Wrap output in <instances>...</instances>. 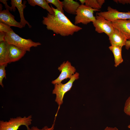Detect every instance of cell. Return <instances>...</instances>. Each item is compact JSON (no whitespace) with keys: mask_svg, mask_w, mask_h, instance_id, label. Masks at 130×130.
<instances>
[{"mask_svg":"<svg viewBox=\"0 0 130 130\" xmlns=\"http://www.w3.org/2000/svg\"><path fill=\"white\" fill-rule=\"evenodd\" d=\"M62 2L64 10L68 13L76 15V11L80 5L78 2L73 0H64Z\"/></svg>","mask_w":130,"mask_h":130,"instance_id":"5bb4252c","label":"cell"},{"mask_svg":"<svg viewBox=\"0 0 130 130\" xmlns=\"http://www.w3.org/2000/svg\"><path fill=\"white\" fill-rule=\"evenodd\" d=\"M122 47L114 46H111L109 47L110 50L112 52L114 58V66L116 67L123 61L122 55Z\"/></svg>","mask_w":130,"mask_h":130,"instance_id":"9a60e30c","label":"cell"},{"mask_svg":"<svg viewBox=\"0 0 130 130\" xmlns=\"http://www.w3.org/2000/svg\"><path fill=\"white\" fill-rule=\"evenodd\" d=\"M79 73L76 72L72 76L67 83L63 84L61 83L54 84V88L53 90L52 93L56 94V97L55 101L59 107L63 103V99L65 94L71 90L73 83L79 78Z\"/></svg>","mask_w":130,"mask_h":130,"instance_id":"5b68a950","label":"cell"},{"mask_svg":"<svg viewBox=\"0 0 130 130\" xmlns=\"http://www.w3.org/2000/svg\"><path fill=\"white\" fill-rule=\"evenodd\" d=\"M85 5L94 9L100 10L101 7L98 3L97 0H84Z\"/></svg>","mask_w":130,"mask_h":130,"instance_id":"d6986e66","label":"cell"},{"mask_svg":"<svg viewBox=\"0 0 130 130\" xmlns=\"http://www.w3.org/2000/svg\"><path fill=\"white\" fill-rule=\"evenodd\" d=\"M111 46L122 47L125 46L127 39L124 35L116 28L114 27L113 32L108 36Z\"/></svg>","mask_w":130,"mask_h":130,"instance_id":"7c38bea8","label":"cell"},{"mask_svg":"<svg viewBox=\"0 0 130 130\" xmlns=\"http://www.w3.org/2000/svg\"><path fill=\"white\" fill-rule=\"evenodd\" d=\"M6 66L5 65H0V84L3 88L4 87L3 83V80L4 78H6L5 68Z\"/></svg>","mask_w":130,"mask_h":130,"instance_id":"ffe728a7","label":"cell"},{"mask_svg":"<svg viewBox=\"0 0 130 130\" xmlns=\"http://www.w3.org/2000/svg\"><path fill=\"white\" fill-rule=\"evenodd\" d=\"M125 46L127 50H128L130 48V40H127L126 41Z\"/></svg>","mask_w":130,"mask_h":130,"instance_id":"4316f807","label":"cell"},{"mask_svg":"<svg viewBox=\"0 0 130 130\" xmlns=\"http://www.w3.org/2000/svg\"><path fill=\"white\" fill-rule=\"evenodd\" d=\"M104 130H118V129L116 127L114 128L111 127H106Z\"/></svg>","mask_w":130,"mask_h":130,"instance_id":"83f0119b","label":"cell"},{"mask_svg":"<svg viewBox=\"0 0 130 130\" xmlns=\"http://www.w3.org/2000/svg\"><path fill=\"white\" fill-rule=\"evenodd\" d=\"M113 1L117 3L118 2L123 4H130V0H113Z\"/></svg>","mask_w":130,"mask_h":130,"instance_id":"cb8c5ba5","label":"cell"},{"mask_svg":"<svg viewBox=\"0 0 130 130\" xmlns=\"http://www.w3.org/2000/svg\"><path fill=\"white\" fill-rule=\"evenodd\" d=\"M99 11L100 10L94 9L85 5H80L76 11L75 25L80 23L87 25L91 22H93L96 20V16L93 15L94 12Z\"/></svg>","mask_w":130,"mask_h":130,"instance_id":"277c9868","label":"cell"},{"mask_svg":"<svg viewBox=\"0 0 130 130\" xmlns=\"http://www.w3.org/2000/svg\"><path fill=\"white\" fill-rule=\"evenodd\" d=\"M28 3L31 6H39L43 9L46 10L48 13L51 14H54V12L45 0H27Z\"/></svg>","mask_w":130,"mask_h":130,"instance_id":"e0dca14e","label":"cell"},{"mask_svg":"<svg viewBox=\"0 0 130 130\" xmlns=\"http://www.w3.org/2000/svg\"><path fill=\"white\" fill-rule=\"evenodd\" d=\"M47 3H51L54 5L58 11L64 14L63 5L62 2L59 0H46Z\"/></svg>","mask_w":130,"mask_h":130,"instance_id":"ac0fdd59","label":"cell"},{"mask_svg":"<svg viewBox=\"0 0 130 130\" xmlns=\"http://www.w3.org/2000/svg\"><path fill=\"white\" fill-rule=\"evenodd\" d=\"M13 31L11 26L3 22H0V32L8 33Z\"/></svg>","mask_w":130,"mask_h":130,"instance_id":"44dd1931","label":"cell"},{"mask_svg":"<svg viewBox=\"0 0 130 130\" xmlns=\"http://www.w3.org/2000/svg\"><path fill=\"white\" fill-rule=\"evenodd\" d=\"M97 1L99 5L102 7V5L105 2L104 0H97Z\"/></svg>","mask_w":130,"mask_h":130,"instance_id":"f1b7e54d","label":"cell"},{"mask_svg":"<svg viewBox=\"0 0 130 130\" xmlns=\"http://www.w3.org/2000/svg\"><path fill=\"white\" fill-rule=\"evenodd\" d=\"M8 64L7 43L4 41L0 42V65L7 66Z\"/></svg>","mask_w":130,"mask_h":130,"instance_id":"2e32d148","label":"cell"},{"mask_svg":"<svg viewBox=\"0 0 130 130\" xmlns=\"http://www.w3.org/2000/svg\"><path fill=\"white\" fill-rule=\"evenodd\" d=\"M92 23L95 31L98 33H104L108 36L114 31L112 22L100 16L96 15V20Z\"/></svg>","mask_w":130,"mask_h":130,"instance_id":"8992f818","label":"cell"},{"mask_svg":"<svg viewBox=\"0 0 130 130\" xmlns=\"http://www.w3.org/2000/svg\"><path fill=\"white\" fill-rule=\"evenodd\" d=\"M124 111L127 115L130 116V96L125 102L124 107Z\"/></svg>","mask_w":130,"mask_h":130,"instance_id":"7402d4cb","label":"cell"},{"mask_svg":"<svg viewBox=\"0 0 130 130\" xmlns=\"http://www.w3.org/2000/svg\"><path fill=\"white\" fill-rule=\"evenodd\" d=\"M5 40L9 44L14 45L19 48L30 52L31 48L37 47L41 45L39 42H35L30 39H24L20 37L12 31L6 33Z\"/></svg>","mask_w":130,"mask_h":130,"instance_id":"7a4b0ae2","label":"cell"},{"mask_svg":"<svg viewBox=\"0 0 130 130\" xmlns=\"http://www.w3.org/2000/svg\"><path fill=\"white\" fill-rule=\"evenodd\" d=\"M6 33L3 32H0V42L5 41V38Z\"/></svg>","mask_w":130,"mask_h":130,"instance_id":"484cf974","label":"cell"},{"mask_svg":"<svg viewBox=\"0 0 130 130\" xmlns=\"http://www.w3.org/2000/svg\"><path fill=\"white\" fill-rule=\"evenodd\" d=\"M96 15L101 16L111 21L118 20H130V11L120 12L110 6L108 7L107 11L97 13Z\"/></svg>","mask_w":130,"mask_h":130,"instance_id":"52a82bcc","label":"cell"},{"mask_svg":"<svg viewBox=\"0 0 130 130\" xmlns=\"http://www.w3.org/2000/svg\"><path fill=\"white\" fill-rule=\"evenodd\" d=\"M32 116L23 117L19 116L11 118L8 121H0V130H17L21 126H25L27 130H31L29 126L31 124Z\"/></svg>","mask_w":130,"mask_h":130,"instance_id":"3957f363","label":"cell"},{"mask_svg":"<svg viewBox=\"0 0 130 130\" xmlns=\"http://www.w3.org/2000/svg\"><path fill=\"white\" fill-rule=\"evenodd\" d=\"M7 48L8 63L19 60L24 56L26 52L23 49L7 43Z\"/></svg>","mask_w":130,"mask_h":130,"instance_id":"9c48e42d","label":"cell"},{"mask_svg":"<svg viewBox=\"0 0 130 130\" xmlns=\"http://www.w3.org/2000/svg\"><path fill=\"white\" fill-rule=\"evenodd\" d=\"M55 121L52 125L51 127L49 128L47 126H45L41 129H39L37 126H33L31 128V130H53L54 128Z\"/></svg>","mask_w":130,"mask_h":130,"instance_id":"603a6c76","label":"cell"},{"mask_svg":"<svg viewBox=\"0 0 130 130\" xmlns=\"http://www.w3.org/2000/svg\"><path fill=\"white\" fill-rule=\"evenodd\" d=\"M51 6L54 14L48 13L46 16L43 17L42 21L47 30L57 34L66 36L72 35L75 32L82 29V27L72 23L64 13L54 8L51 5Z\"/></svg>","mask_w":130,"mask_h":130,"instance_id":"6da1fadb","label":"cell"},{"mask_svg":"<svg viewBox=\"0 0 130 130\" xmlns=\"http://www.w3.org/2000/svg\"><path fill=\"white\" fill-rule=\"evenodd\" d=\"M112 22L113 27L119 31L130 40V20H118Z\"/></svg>","mask_w":130,"mask_h":130,"instance_id":"8fae6325","label":"cell"},{"mask_svg":"<svg viewBox=\"0 0 130 130\" xmlns=\"http://www.w3.org/2000/svg\"><path fill=\"white\" fill-rule=\"evenodd\" d=\"M128 128L129 129H130V124L128 126Z\"/></svg>","mask_w":130,"mask_h":130,"instance_id":"f546056e","label":"cell"},{"mask_svg":"<svg viewBox=\"0 0 130 130\" xmlns=\"http://www.w3.org/2000/svg\"><path fill=\"white\" fill-rule=\"evenodd\" d=\"M0 22H3L10 26H13L22 28L23 27L20 22L15 19V17L7 9L0 11Z\"/></svg>","mask_w":130,"mask_h":130,"instance_id":"4fadbf2b","label":"cell"},{"mask_svg":"<svg viewBox=\"0 0 130 130\" xmlns=\"http://www.w3.org/2000/svg\"><path fill=\"white\" fill-rule=\"evenodd\" d=\"M58 69L61 72L57 78L52 81V83L54 85L61 83L65 79H70L76 71L75 67L72 66L71 63L68 61L66 62H64Z\"/></svg>","mask_w":130,"mask_h":130,"instance_id":"ba28073f","label":"cell"},{"mask_svg":"<svg viewBox=\"0 0 130 130\" xmlns=\"http://www.w3.org/2000/svg\"><path fill=\"white\" fill-rule=\"evenodd\" d=\"M7 0H0V2L2 3L5 5V7L6 9H7L9 11L11 10V6H9L7 2Z\"/></svg>","mask_w":130,"mask_h":130,"instance_id":"d4e9b609","label":"cell"},{"mask_svg":"<svg viewBox=\"0 0 130 130\" xmlns=\"http://www.w3.org/2000/svg\"><path fill=\"white\" fill-rule=\"evenodd\" d=\"M26 1L24 0L23 3L22 0H11V11H15L16 7L19 12L20 18V22L23 27L25 26L27 24L29 28H31L32 26L29 22L25 19L23 11L24 9L26 7L25 5L26 3Z\"/></svg>","mask_w":130,"mask_h":130,"instance_id":"30bf717a","label":"cell"}]
</instances>
